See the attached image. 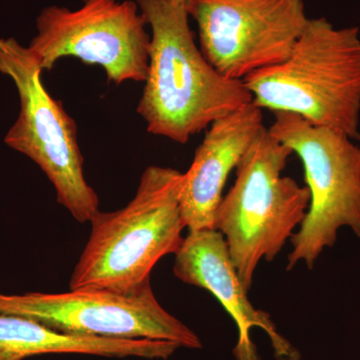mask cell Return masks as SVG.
<instances>
[{
  "mask_svg": "<svg viewBox=\"0 0 360 360\" xmlns=\"http://www.w3.org/2000/svg\"><path fill=\"white\" fill-rule=\"evenodd\" d=\"M146 25L131 0H84L75 11L51 6L39 13L37 33L28 49L44 71L70 56L101 66L116 85L144 82L150 46Z\"/></svg>",
  "mask_w": 360,
  "mask_h": 360,
  "instance_id": "obj_8",
  "label": "cell"
},
{
  "mask_svg": "<svg viewBox=\"0 0 360 360\" xmlns=\"http://www.w3.org/2000/svg\"><path fill=\"white\" fill-rule=\"evenodd\" d=\"M0 314L32 319L68 335L172 341L200 349V336L156 300L150 279L129 291L79 288L63 293L0 292Z\"/></svg>",
  "mask_w": 360,
  "mask_h": 360,
  "instance_id": "obj_7",
  "label": "cell"
},
{
  "mask_svg": "<svg viewBox=\"0 0 360 360\" xmlns=\"http://www.w3.org/2000/svg\"><path fill=\"white\" fill-rule=\"evenodd\" d=\"M136 4L151 28L148 77L137 106L149 134L186 144L252 103L245 82L220 75L198 49L186 6L170 0Z\"/></svg>",
  "mask_w": 360,
  "mask_h": 360,
  "instance_id": "obj_1",
  "label": "cell"
},
{
  "mask_svg": "<svg viewBox=\"0 0 360 360\" xmlns=\"http://www.w3.org/2000/svg\"><path fill=\"white\" fill-rule=\"evenodd\" d=\"M170 1L174 2V4H182V6H187V4H188L189 0H170Z\"/></svg>",
  "mask_w": 360,
  "mask_h": 360,
  "instance_id": "obj_13",
  "label": "cell"
},
{
  "mask_svg": "<svg viewBox=\"0 0 360 360\" xmlns=\"http://www.w3.org/2000/svg\"><path fill=\"white\" fill-rule=\"evenodd\" d=\"M182 184L179 170L149 167L129 205L97 212L89 221L91 231L70 277V290L129 291L149 281L161 258L175 255L184 243Z\"/></svg>",
  "mask_w": 360,
  "mask_h": 360,
  "instance_id": "obj_3",
  "label": "cell"
},
{
  "mask_svg": "<svg viewBox=\"0 0 360 360\" xmlns=\"http://www.w3.org/2000/svg\"><path fill=\"white\" fill-rule=\"evenodd\" d=\"M200 51L232 80L283 63L309 18L303 0H189Z\"/></svg>",
  "mask_w": 360,
  "mask_h": 360,
  "instance_id": "obj_9",
  "label": "cell"
},
{
  "mask_svg": "<svg viewBox=\"0 0 360 360\" xmlns=\"http://www.w3.org/2000/svg\"><path fill=\"white\" fill-rule=\"evenodd\" d=\"M292 151L264 127L236 167V179L215 213L241 283L250 290L260 260L283 250L310 203L309 187L283 176Z\"/></svg>",
  "mask_w": 360,
  "mask_h": 360,
  "instance_id": "obj_4",
  "label": "cell"
},
{
  "mask_svg": "<svg viewBox=\"0 0 360 360\" xmlns=\"http://www.w3.org/2000/svg\"><path fill=\"white\" fill-rule=\"evenodd\" d=\"M264 127L262 108L250 103L208 127L184 174L180 210L188 231L214 229L226 180Z\"/></svg>",
  "mask_w": 360,
  "mask_h": 360,
  "instance_id": "obj_11",
  "label": "cell"
},
{
  "mask_svg": "<svg viewBox=\"0 0 360 360\" xmlns=\"http://www.w3.org/2000/svg\"><path fill=\"white\" fill-rule=\"evenodd\" d=\"M39 59L13 37L0 39V73L20 97L18 120L4 142L37 163L51 182L56 200L80 224L99 212L98 196L87 184L75 120L42 82Z\"/></svg>",
  "mask_w": 360,
  "mask_h": 360,
  "instance_id": "obj_6",
  "label": "cell"
},
{
  "mask_svg": "<svg viewBox=\"0 0 360 360\" xmlns=\"http://www.w3.org/2000/svg\"><path fill=\"white\" fill-rule=\"evenodd\" d=\"M274 115L269 131L300 156L310 193L307 215L290 238L286 269L300 262L312 269L323 250L335 246L342 227L360 239V146L343 132L295 113Z\"/></svg>",
  "mask_w": 360,
  "mask_h": 360,
  "instance_id": "obj_5",
  "label": "cell"
},
{
  "mask_svg": "<svg viewBox=\"0 0 360 360\" xmlns=\"http://www.w3.org/2000/svg\"><path fill=\"white\" fill-rule=\"evenodd\" d=\"M252 103L360 141V34L309 18L288 58L243 80Z\"/></svg>",
  "mask_w": 360,
  "mask_h": 360,
  "instance_id": "obj_2",
  "label": "cell"
},
{
  "mask_svg": "<svg viewBox=\"0 0 360 360\" xmlns=\"http://www.w3.org/2000/svg\"><path fill=\"white\" fill-rule=\"evenodd\" d=\"M179 348L172 341L68 335L32 319L0 314V360L63 354L167 359Z\"/></svg>",
  "mask_w": 360,
  "mask_h": 360,
  "instance_id": "obj_12",
  "label": "cell"
},
{
  "mask_svg": "<svg viewBox=\"0 0 360 360\" xmlns=\"http://www.w3.org/2000/svg\"><path fill=\"white\" fill-rule=\"evenodd\" d=\"M174 255V276L182 283L212 293L236 321L238 340L232 349L236 360H262L251 340L253 328L265 331L276 360L302 359L297 348L277 331L270 315L255 309L248 300V291L241 283L226 241L219 231H189Z\"/></svg>",
  "mask_w": 360,
  "mask_h": 360,
  "instance_id": "obj_10",
  "label": "cell"
}]
</instances>
